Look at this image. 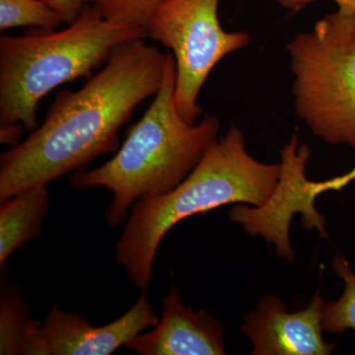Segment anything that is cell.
<instances>
[{
    "label": "cell",
    "mask_w": 355,
    "mask_h": 355,
    "mask_svg": "<svg viewBox=\"0 0 355 355\" xmlns=\"http://www.w3.org/2000/svg\"><path fill=\"white\" fill-rule=\"evenodd\" d=\"M132 40L77 91L58 93L41 127L0 157V202L48 186L120 148L119 132L162 84L165 53Z\"/></svg>",
    "instance_id": "1"
},
{
    "label": "cell",
    "mask_w": 355,
    "mask_h": 355,
    "mask_svg": "<svg viewBox=\"0 0 355 355\" xmlns=\"http://www.w3.org/2000/svg\"><path fill=\"white\" fill-rule=\"evenodd\" d=\"M279 172V164L250 155L241 130L231 128L176 188L133 205L116 244V263L146 291L159 245L177 223L230 203L261 207L275 191Z\"/></svg>",
    "instance_id": "2"
},
{
    "label": "cell",
    "mask_w": 355,
    "mask_h": 355,
    "mask_svg": "<svg viewBox=\"0 0 355 355\" xmlns=\"http://www.w3.org/2000/svg\"><path fill=\"white\" fill-rule=\"evenodd\" d=\"M165 57L162 84L116 155L100 167L70 176V184L78 190L111 191L113 198L105 216L110 227H118L135 203L164 195L181 184L220 130L216 116L195 123L182 118L175 104L176 62L169 53Z\"/></svg>",
    "instance_id": "3"
},
{
    "label": "cell",
    "mask_w": 355,
    "mask_h": 355,
    "mask_svg": "<svg viewBox=\"0 0 355 355\" xmlns=\"http://www.w3.org/2000/svg\"><path fill=\"white\" fill-rule=\"evenodd\" d=\"M146 30L107 19L87 6L62 31L31 28L0 37V125L37 128L39 103L53 89L90 76L121 44L146 39Z\"/></svg>",
    "instance_id": "4"
},
{
    "label": "cell",
    "mask_w": 355,
    "mask_h": 355,
    "mask_svg": "<svg viewBox=\"0 0 355 355\" xmlns=\"http://www.w3.org/2000/svg\"><path fill=\"white\" fill-rule=\"evenodd\" d=\"M286 49L296 114L327 144L355 149V14H328Z\"/></svg>",
    "instance_id": "5"
},
{
    "label": "cell",
    "mask_w": 355,
    "mask_h": 355,
    "mask_svg": "<svg viewBox=\"0 0 355 355\" xmlns=\"http://www.w3.org/2000/svg\"><path fill=\"white\" fill-rule=\"evenodd\" d=\"M220 0H164L147 26V37L173 51L176 62L175 104L182 118L197 123L198 98L212 69L246 48L247 32H227L218 16Z\"/></svg>",
    "instance_id": "6"
},
{
    "label": "cell",
    "mask_w": 355,
    "mask_h": 355,
    "mask_svg": "<svg viewBox=\"0 0 355 355\" xmlns=\"http://www.w3.org/2000/svg\"><path fill=\"white\" fill-rule=\"evenodd\" d=\"M159 321L146 294L123 316L104 326L51 306L46 321L33 336L27 355H110Z\"/></svg>",
    "instance_id": "7"
},
{
    "label": "cell",
    "mask_w": 355,
    "mask_h": 355,
    "mask_svg": "<svg viewBox=\"0 0 355 355\" xmlns=\"http://www.w3.org/2000/svg\"><path fill=\"white\" fill-rule=\"evenodd\" d=\"M320 291L307 307L288 312L282 299L266 295L244 317L241 331L253 343V355H330L334 343L323 338V309Z\"/></svg>",
    "instance_id": "8"
},
{
    "label": "cell",
    "mask_w": 355,
    "mask_h": 355,
    "mask_svg": "<svg viewBox=\"0 0 355 355\" xmlns=\"http://www.w3.org/2000/svg\"><path fill=\"white\" fill-rule=\"evenodd\" d=\"M139 355H223L224 328L205 310L193 311L182 303L172 286L162 301V318L153 331L128 343Z\"/></svg>",
    "instance_id": "9"
},
{
    "label": "cell",
    "mask_w": 355,
    "mask_h": 355,
    "mask_svg": "<svg viewBox=\"0 0 355 355\" xmlns=\"http://www.w3.org/2000/svg\"><path fill=\"white\" fill-rule=\"evenodd\" d=\"M46 186L36 187L2 200L0 205V265L20 248L38 237L48 214Z\"/></svg>",
    "instance_id": "10"
},
{
    "label": "cell",
    "mask_w": 355,
    "mask_h": 355,
    "mask_svg": "<svg viewBox=\"0 0 355 355\" xmlns=\"http://www.w3.org/2000/svg\"><path fill=\"white\" fill-rule=\"evenodd\" d=\"M42 322L30 318L20 288L2 286L0 296V354H27L33 336Z\"/></svg>",
    "instance_id": "11"
},
{
    "label": "cell",
    "mask_w": 355,
    "mask_h": 355,
    "mask_svg": "<svg viewBox=\"0 0 355 355\" xmlns=\"http://www.w3.org/2000/svg\"><path fill=\"white\" fill-rule=\"evenodd\" d=\"M331 265L336 275L345 284V291L335 302L324 304L322 320L324 331L330 334L355 331V272L347 259L340 254L335 257Z\"/></svg>",
    "instance_id": "12"
},
{
    "label": "cell",
    "mask_w": 355,
    "mask_h": 355,
    "mask_svg": "<svg viewBox=\"0 0 355 355\" xmlns=\"http://www.w3.org/2000/svg\"><path fill=\"white\" fill-rule=\"evenodd\" d=\"M62 19L43 0H0L1 32L19 27L55 30Z\"/></svg>",
    "instance_id": "13"
},
{
    "label": "cell",
    "mask_w": 355,
    "mask_h": 355,
    "mask_svg": "<svg viewBox=\"0 0 355 355\" xmlns=\"http://www.w3.org/2000/svg\"><path fill=\"white\" fill-rule=\"evenodd\" d=\"M355 181V167L340 176L331 178L326 181H309L306 172L296 173L289 183V198L294 209L303 217L316 216L318 211L315 200L318 196L329 191H340Z\"/></svg>",
    "instance_id": "14"
},
{
    "label": "cell",
    "mask_w": 355,
    "mask_h": 355,
    "mask_svg": "<svg viewBox=\"0 0 355 355\" xmlns=\"http://www.w3.org/2000/svg\"><path fill=\"white\" fill-rule=\"evenodd\" d=\"M164 0H89L107 19L146 30Z\"/></svg>",
    "instance_id": "15"
},
{
    "label": "cell",
    "mask_w": 355,
    "mask_h": 355,
    "mask_svg": "<svg viewBox=\"0 0 355 355\" xmlns=\"http://www.w3.org/2000/svg\"><path fill=\"white\" fill-rule=\"evenodd\" d=\"M60 16L62 22L71 24L81 11L88 6L89 0H43Z\"/></svg>",
    "instance_id": "16"
},
{
    "label": "cell",
    "mask_w": 355,
    "mask_h": 355,
    "mask_svg": "<svg viewBox=\"0 0 355 355\" xmlns=\"http://www.w3.org/2000/svg\"><path fill=\"white\" fill-rule=\"evenodd\" d=\"M272 1L277 2L280 6L288 10L297 12L316 0H272ZM333 1L338 4V9L355 14V0H333Z\"/></svg>",
    "instance_id": "17"
},
{
    "label": "cell",
    "mask_w": 355,
    "mask_h": 355,
    "mask_svg": "<svg viewBox=\"0 0 355 355\" xmlns=\"http://www.w3.org/2000/svg\"><path fill=\"white\" fill-rule=\"evenodd\" d=\"M22 123H12V125H1L0 128V142L1 144H6L10 147L18 146L19 140L22 137Z\"/></svg>",
    "instance_id": "18"
}]
</instances>
